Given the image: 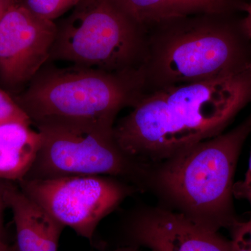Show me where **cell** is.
Wrapping results in <instances>:
<instances>
[{"label": "cell", "instance_id": "obj_1", "mask_svg": "<svg viewBox=\"0 0 251 251\" xmlns=\"http://www.w3.org/2000/svg\"><path fill=\"white\" fill-rule=\"evenodd\" d=\"M250 103L251 67L145 94L115 123L114 137L128 156L151 164L224 133Z\"/></svg>", "mask_w": 251, "mask_h": 251}, {"label": "cell", "instance_id": "obj_2", "mask_svg": "<svg viewBox=\"0 0 251 251\" xmlns=\"http://www.w3.org/2000/svg\"><path fill=\"white\" fill-rule=\"evenodd\" d=\"M251 134V112L228 131L151 163L146 191L158 205L206 229L230 231L240 221L234 209V175Z\"/></svg>", "mask_w": 251, "mask_h": 251}, {"label": "cell", "instance_id": "obj_3", "mask_svg": "<svg viewBox=\"0 0 251 251\" xmlns=\"http://www.w3.org/2000/svg\"><path fill=\"white\" fill-rule=\"evenodd\" d=\"M226 12L191 15L147 29L146 55L140 69L145 94L251 67V43L242 21L232 22Z\"/></svg>", "mask_w": 251, "mask_h": 251}, {"label": "cell", "instance_id": "obj_4", "mask_svg": "<svg viewBox=\"0 0 251 251\" xmlns=\"http://www.w3.org/2000/svg\"><path fill=\"white\" fill-rule=\"evenodd\" d=\"M145 95L140 70L110 72L44 66L14 98L36 126L67 124L113 129L119 112Z\"/></svg>", "mask_w": 251, "mask_h": 251}, {"label": "cell", "instance_id": "obj_5", "mask_svg": "<svg viewBox=\"0 0 251 251\" xmlns=\"http://www.w3.org/2000/svg\"><path fill=\"white\" fill-rule=\"evenodd\" d=\"M50 60L110 72L140 70L147 32L112 0H82L57 25Z\"/></svg>", "mask_w": 251, "mask_h": 251}, {"label": "cell", "instance_id": "obj_6", "mask_svg": "<svg viewBox=\"0 0 251 251\" xmlns=\"http://www.w3.org/2000/svg\"><path fill=\"white\" fill-rule=\"evenodd\" d=\"M36 127L42 144L24 179L108 176L125 181L138 191H146L150 164L126 153L115 139L114 128L67 124Z\"/></svg>", "mask_w": 251, "mask_h": 251}, {"label": "cell", "instance_id": "obj_7", "mask_svg": "<svg viewBox=\"0 0 251 251\" xmlns=\"http://www.w3.org/2000/svg\"><path fill=\"white\" fill-rule=\"evenodd\" d=\"M17 184L64 227L90 241L100 221L138 191L128 183L108 176L23 179Z\"/></svg>", "mask_w": 251, "mask_h": 251}, {"label": "cell", "instance_id": "obj_8", "mask_svg": "<svg viewBox=\"0 0 251 251\" xmlns=\"http://www.w3.org/2000/svg\"><path fill=\"white\" fill-rule=\"evenodd\" d=\"M57 29L15 0L0 21V88L13 97L25 89L50 60Z\"/></svg>", "mask_w": 251, "mask_h": 251}, {"label": "cell", "instance_id": "obj_9", "mask_svg": "<svg viewBox=\"0 0 251 251\" xmlns=\"http://www.w3.org/2000/svg\"><path fill=\"white\" fill-rule=\"evenodd\" d=\"M128 245L151 251H233L231 239L187 217L157 206L130 213L125 226Z\"/></svg>", "mask_w": 251, "mask_h": 251}, {"label": "cell", "instance_id": "obj_10", "mask_svg": "<svg viewBox=\"0 0 251 251\" xmlns=\"http://www.w3.org/2000/svg\"><path fill=\"white\" fill-rule=\"evenodd\" d=\"M4 196L12 211L17 251H57L65 227L15 182L5 181Z\"/></svg>", "mask_w": 251, "mask_h": 251}, {"label": "cell", "instance_id": "obj_11", "mask_svg": "<svg viewBox=\"0 0 251 251\" xmlns=\"http://www.w3.org/2000/svg\"><path fill=\"white\" fill-rule=\"evenodd\" d=\"M31 125L22 122L0 125V179L18 182L34 164L42 136Z\"/></svg>", "mask_w": 251, "mask_h": 251}, {"label": "cell", "instance_id": "obj_12", "mask_svg": "<svg viewBox=\"0 0 251 251\" xmlns=\"http://www.w3.org/2000/svg\"><path fill=\"white\" fill-rule=\"evenodd\" d=\"M145 30L166 21L204 13L224 12L228 2L220 0H112Z\"/></svg>", "mask_w": 251, "mask_h": 251}, {"label": "cell", "instance_id": "obj_13", "mask_svg": "<svg viewBox=\"0 0 251 251\" xmlns=\"http://www.w3.org/2000/svg\"><path fill=\"white\" fill-rule=\"evenodd\" d=\"M31 13L38 17L53 21L82 0H22Z\"/></svg>", "mask_w": 251, "mask_h": 251}, {"label": "cell", "instance_id": "obj_14", "mask_svg": "<svg viewBox=\"0 0 251 251\" xmlns=\"http://www.w3.org/2000/svg\"><path fill=\"white\" fill-rule=\"evenodd\" d=\"M9 122H22L32 125L29 117L14 97L0 88V125Z\"/></svg>", "mask_w": 251, "mask_h": 251}, {"label": "cell", "instance_id": "obj_15", "mask_svg": "<svg viewBox=\"0 0 251 251\" xmlns=\"http://www.w3.org/2000/svg\"><path fill=\"white\" fill-rule=\"evenodd\" d=\"M233 194L236 199L246 201L249 203L251 206V150L247 173L244 179L234 183Z\"/></svg>", "mask_w": 251, "mask_h": 251}, {"label": "cell", "instance_id": "obj_16", "mask_svg": "<svg viewBox=\"0 0 251 251\" xmlns=\"http://www.w3.org/2000/svg\"><path fill=\"white\" fill-rule=\"evenodd\" d=\"M230 232L232 234H236L242 237L251 247V219L250 218L245 222L239 221L233 228L231 229Z\"/></svg>", "mask_w": 251, "mask_h": 251}, {"label": "cell", "instance_id": "obj_17", "mask_svg": "<svg viewBox=\"0 0 251 251\" xmlns=\"http://www.w3.org/2000/svg\"><path fill=\"white\" fill-rule=\"evenodd\" d=\"M5 181V180L0 179V242H5L4 212L7 207L4 196Z\"/></svg>", "mask_w": 251, "mask_h": 251}, {"label": "cell", "instance_id": "obj_18", "mask_svg": "<svg viewBox=\"0 0 251 251\" xmlns=\"http://www.w3.org/2000/svg\"><path fill=\"white\" fill-rule=\"evenodd\" d=\"M245 11V16L242 20V26L246 35L249 38L251 43V2L243 6Z\"/></svg>", "mask_w": 251, "mask_h": 251}, {"label": "cell", "instance_id": "obj_19", "mask_svg": "<svg viewBox=\"0 0 251 251\" xmlns=\"http://www.w3.org/2000/svg\"><path fill=\"white\" fill-rule=\"evenodd\" d=\"M232 251H251V247L248 243L244 241L242 237L232 234Z\"/></svg>", "mask_w": 251, "mask_h": 251}, {"label": "cell", "instance_id": "obj_20", "mask_svg": "<svg viewBox=\"0 0 251 251\" xmlns=\"http://www.w3.org/2000/svg\"><path fill=\"white\" fill-rule=\"evenodd\" d=\"M15 0H0V21H1L8 10L14 4Z\"/></svg>", "mask_w": 251, "mask_h": 251}, {"label": "cell", "instance_id": "obj_21", "mask_svg": "<svg viewBox=\"0 0 251 251\" xmlns=\"http://www.w3.org/2000/svg\"><path fill=\"white\" fill-rule=\"evenodd\" d=\"M111 251H140L139 248L134 247V246L128 245L126 247L120 248V249H115Z\"/></svg>", "mask_w": 251, "mask_h": 251}, {"label": "cell", "instance_id": "obj_22", "mask_svg": "<svg viewBox=\"0 0 251 251\" xmlns=\"http://www.w3.org/2000/svg\"><path fill=\"white\" fill-rule=\"evenodd\" d=\"M0 251H13L5 242H0Z\"/></svg>", "mask_w": 251, "mask_h": 251}, {"label": "cell", "instance_id": "obj_23", "mask_svg": "<svg viewBox=\"0 0 251 251\" xmlns=\"http://www.w3.org/2000/svg\"><path fill=\"white\" fill-rule=\"evenodd\" d=\"M220 1H226V2H228V0H220Z\"/></svg>", "mask_w": 251, "mask_h": 251}]
</instances>
